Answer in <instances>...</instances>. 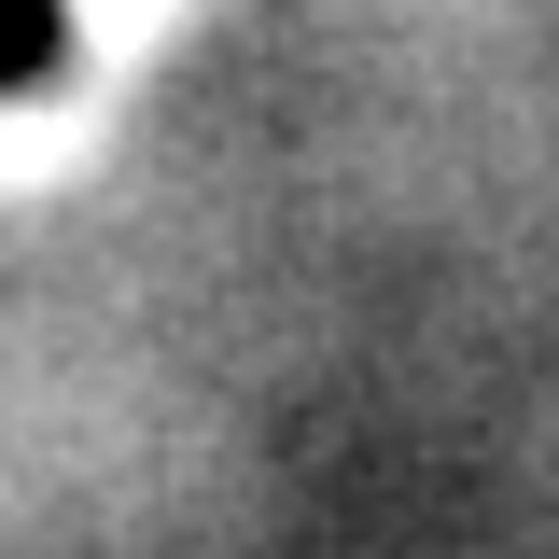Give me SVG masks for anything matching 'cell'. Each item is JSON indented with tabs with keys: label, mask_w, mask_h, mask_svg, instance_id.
Instances as JSON below:
<instances>
[{
	"label": "cell",
	"mask_w": 559,
	"mask_h": 559,
	"mask_svg": "<svg viewBox=\"0 0 559 559\" xmlns=\"http://www.w3.org/2000/svg\"><path fill=\"white\" fill-rule=\"evenodd\" d=\"M70 70V0H0V98H43Z\"/></svg>",
	"instance_id": "6da1fadb"
}]
</instances>
